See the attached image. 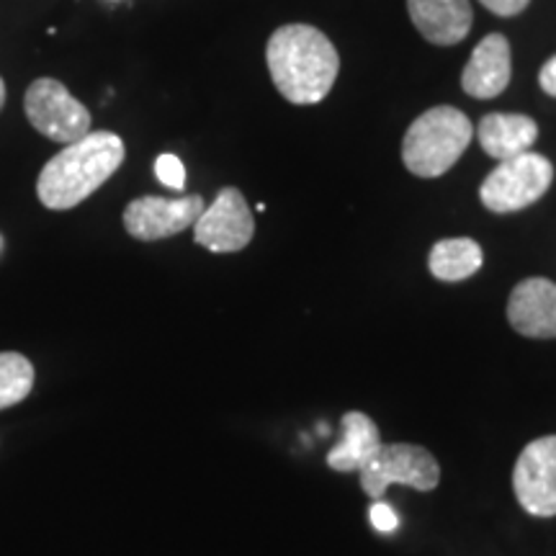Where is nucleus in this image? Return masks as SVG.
<instances>
[{
    "label": "nucleus",
    "mask_w": 556,
    "mask_h": 556,
    "mask_svg": "<svg viewBox=\"0 0 556 556\" xmlns=\"http://www.w3.org/2000/svg\"><path fill=\"white\" fill-rule=\"evenodd\" d=\"M266 60L278 93L299 106L323 101L340 73L336 45L309 24H287L274 31Z\"/></svg>",
    "instance_id": "nucleus-1"
},
{
    "label": "nucleus",
    "mask_w": 556,
    "mask_h": 556,
    "mask_svg": "<svg viewBox=\"0 0 556 556\" xmlns=\"http://www.w3.org/2000/svg\"><path fill=\"white\" fill-rule=\"evenodd\" d=\"M124 142L114 131H90L78 142L65 144L37 180V197L52 212H67L93 197L122 168Z\"/></svg>",
    "instance_id": "nucleus-2"
},
{
    "label": "nucleus",
    "mask_w": 556,
    "mask_h": 556,
    "mask_svg": "<svg viewBox=\"0 0 556 556\" xmlns=\"http://www.w3.org/2000/svg\"><path fill=\"white\" fill-rule=\"evenodd\" d=\"M475 127L469 116L454 106H435L417 116L402 142V160L407 170L420 178H438L448 173L469 148Z\"/></svg>",
    "instance_id": "nucleus-3"
},
{
    "label": "nucleus",
    "mask_w": 556,
    "mask_h": 556,
    "mask_svg": "<svg viewBox=\"0 0 556 556\" xmlns=\"http://www.w3.org/2000/svg\"><path fill=\"white\" fill-rule=\"evenodd\" d=\"M554 180V165L536 152L503 160L490 176L484 178L479 199L490 212L510 214L536 204Z\"/></svg>",
    "instance_id": "nucleus-4"
},
{
    "label": "nucleus",
    "mask_w": 556,
    "mask_h": 556,
    "mask_svg": "<svg viewBox=\"0 0 556 556\" xmlns=\"http://www.w3.org/2000/svg\"><path fill=\"white\" fill-rule=\"evenodd\" d=\"M26 116L41 137L73 144L90 135V111L54 78L34 80L24 99Z\"/></svg>",
    "instance_id": "nucleus-5"
},
{
    "label": "nucleus",
    "mask_w": 556,
    "mask_h": 556,
    "mask_svg": "<svg viewBox=\"0 0 556 556\" xmlns=\"http://www.w3.org/2000/svg\"><path fill=\"white\" fill-rule=\"evenodd\" d=\"M361 475V486L368 497L379 500L389 484H407L413 490L430 492L441 482V467L428 448L413 443H389L366 464Z\"/></svg>",
    "instance_id": "nucleus-6"
},
{
    "label": "nucleus",
    "mask_w": 556,
    "mask_h": 556,
    "mask_svg": "<svg viewBox=\"0 0 556 556\" xmlns=\"http://www.w3.org/2000/svg\"><path fill=\"white\" fill-rule=\"evenodd\" d=\"M255 235L253 212L238 189H222L193 225V240L212 253H238Z\"/></svg>",
    "instance_id": "nucleus-7"
},
{
    "label": "nucleus",
    "mask_w": 556,
    "mask_h": 556,
    "mask_svg": "<svg viewBox=\"0 0 556 556\" xmlns=\"http://www.w3.org/2000/svg\"><path fill=\"white\" fill-rule=\"evenodd\" d=\"M513 490L528 516H556V435L528 443L513 469Z\"/></svg>",
    "instance_id": "nucleus-8"
},
{
    "label": "nucleus",
    "mask_w": 556,
    "mask_h": 556,
    "mask_svg": "<svg viewBox=\"0 0 556 556\" xmlns=\"http://www.w3.org/2000/svg\"><path fill=\"white\" fill-rule=\"evenodd\" d=\"M204 208L206 204L199 193L184 199L142 197L124 208V227L131 238L142 242L165 240L197 225Z\"/></svg>",
    "instance_id": "nucleus-9"
},
{
    "label": "nucleus",
    "mask_w": 556,
    "mask_h": 556,
    "mask_svg": "<svg viewBox=\"0 0 556 556\" xmlns=\"http://www.w3.org/2000/svg\"><path fill=\"white\" fill-rule=\"evenodd\" d=\"M513 330L526 338H556V283L548 278H526L507 302Z\"/></svg>",
    "instance_id": "nucleus-10"
},
{
    "label": "nucleus",
    "mask_w": 556,
    "mask_h": 556,
    "mask_svg": "<svg viewBox=\"0 0 556 556\" xmlns=\"http://www.w3.org/2000/svg\"><path fill=\"white\" fill-rule=\"evenodd\" d=\"M510 45H507L503 34H490L471 52V60L464 67L462 86L471 99H497L507 88V83H510Z\"/></svg>",
    "instance_id": "nucleus-11"
},
{
    "label": "nucleus",
    "mask_w": 556,
    "mask_h": 556,
    "mask_svg": "<svg viewBox=\"0 0 556 556\" xmlns=\"http://www.w3.org/2000/svg\"><path fill=\"white\" fill-rule=\"evenodd\" d=\"M407 11L415 29L438 47L467 39L475 21L469 0H407Z\"/></svg>",
    "instance_id": "nucleus-12"
},
{
    "label": "nucleus",
    "mask_w": 556,
    "mask_h": 556,
    "mask_svg": "<svg viewBox=\"0 0 556 556\" xmlns=\"http://www.w3.org/2000/svg\"><path fill=\"white\" fill-rule=\"evenodd\" d=\"M479 144L490 157H518L533 148L539 139V124L523 114H486L477 129Z\"/></svg>",
    "instance_id": "nucleus-13"
},
{
    "label": "nucleus",
    "mask_w": 556,
    "mask_h": 556,
    "mask_svg": "<svg viewBox=\"0 0 556 556\" xmlns=\"http://www.w3.org/2000/svg\"><path fill=\"white\" fill-rule=\"evenodd\" d=\"M340 428H343V441L328 454V467L340 475L361 471L384 446L377 422L358 409H351L340 417Z\"/></svg>",
    "instance_id": "nucleus-14"
},
{
    "label": "nucleus",
    "mask_w": 556,
    "mask_h": 556,
    "mask_svg": "<svg viewBox=\"0 0 556 556\" xmlns=\"http://www.w3.org/2000/svg\"><path fill=\"white\" fill-rule=\"evenodd\" d=\"M482 248L477 245L475 240L469 238H454V240H441L435 242L433 250H430V274H433L438 281H464V278L475 276L479 268H482Z\"/></svg>",
    "instance_id": "nucleus-15"
},
{
    "label": "nucleus",
    "mask_w": 556,
    "mask_h": 556,
    "mask_svg": "<svg viewBox=\"0 0 556 556\" xmlns=\"http://www.w3.org/2000/svg\"><path fill=\"white\" fill-rule=\"evenodd\" d=\"M34 387V366L21 353H0V409L18 405Z\"/></svg>",
    "instance_id": "nucleus-16"
},
{
    "label": "nucleus",
    "mask_w": 556,
    "mask_h": 556,
    "mask_svg": "<svg viewBox=\"0 0 556 556\" xmlns=\"http://www.w3.org/2000/svg\"><path fill=\"white\" fill-rule=\"evenodd\" d=\"M155 176L160 178V184L168 186V189L184 191L186 168L176 155H160L157 163H155Z\"/></svg>",
    "instance_id": "nucleus-17"
},
{
    "label": "nucleus",
    "mask_w": 556,
    "mask_h": 556,
    "mask_svg": "<svg viewBox=\"0 0 556 556\" xmlns=\"http://www.w3.org/2000/svg\"><path fill=\"white\" fill-rule=\"evenodd\" d=\"M368 516H371V526L377 528V531H381V533H392V531H397V528H400L397 513H394L387 503H379V500L371 505Z\"/></svg>",
    "instance_id": "nucleus-18"
},
{
    "label": "nucleus",
    "mask_w": 556,
    "mask_h": 556,
    "mask_svg": "<svg viewBox=\"0 0 556 556\" xmlns=\"http://www.w3.org/2000/svg\"><path fill=\"white\" fill-rule=\"evenodd\" d=\"M479 3H482L484 9H490L492 13H497V16L510 18V16H518L520 11H526V5L531 3V0H479Z\"/></svg>",
    "instance_id": "nucleus-19"
},
{
    "label": "nucleus",
    "mask_w": 556,
    "mask_h": 556,
    "mask_svg": "<svg viewBox=\"0 0 556 556\" xmlns=\"http://www.w3.org/2000/svg\"><path fill=\"white\" fill-rule=\"evenodd\" d=\"M539 83H541V88H544L546 96L556 99V58H552L544 67H541Z\"/></svg>",
    "instance_id": "nucleus-20"
},
{
    "label": "nucleus",
    "mask_w": 556,
    "mask_h": 556,
    "mask_svg": "<svg viewBox=\"0 0 556 556\" xmlns=\"http://www.w3.org/2000/svg\"><path fill=\"white\" fill-rule=\"evenodd\" d=\"M5 106V83H3V78H0V109Z\"/></svg>",
    "instance_id": "nucleus-21"
},
{
    "label": "nucleus",
    "mask_w": 556,
    "mask_h": 556,
    "mask_svg": "<svg viewBox=\"0 0 556 556\" xmlns=\"http://www.w3.org/2000/svg\"><path fill=\"white\" fill-rule=\"evenodd\" d=\"M0 245H3V240H0Z\"/></svg>",
    "instance_id": "nucleus-22"
}]
</instances>
